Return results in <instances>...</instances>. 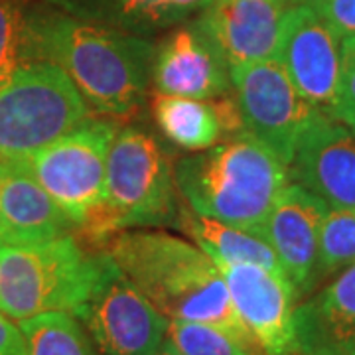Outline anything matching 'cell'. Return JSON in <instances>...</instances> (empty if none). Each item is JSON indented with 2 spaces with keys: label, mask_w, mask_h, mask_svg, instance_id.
I'll return each instance as SVG.
<instances>
[{
  "label": "cell",
  "mask_w": 355,
  "mask_h": 355,
  "mask_svg": "<svg viewBox=\"0 0 355 355\" xmlns=\"http://www.w3.org/2000/svg\"><path fill=\"white\" fill-rule=\"evenodd\" d=\"M154 53L150 42L113 26L65 14L26 18V62L58 65L101 114H130L144 103Z\"/></svg>",
  "instance_id": "1"
},
{
  "label": "cell",
  "mask_w": 355,
  "mask_h": 355,
  "mask_svg": "<svg viewBox=\"0 0 355 355\" xmlns=\"http://www.w3.org/2000/svg\"><path fill=\"white\" fill-rule=\"evenodd\" d=\"M107 253L168 320L216 326L259 345L237 316L219 268L200 247L164 231L127 229Z\"/></svg>",
  "instance_id": "2"
},
{
  "label": "cell",
  "mask_w": 355,
  "mask_h": 355,
  "mask_svg": "<svg viewBox=\"0 0 355 355\" xmlns=\"http://www.w3.org/2000/svg\"><path fill=\"white\" fill-rule=\"evenodd\" d=\"M288 178V166L247 130L174 168V182L191 211L249 233L263 227Z\"/></svg>",
  "instance_id": "3"
},
{
  "label": "cell",
  "mask_w": 355,
  "mask_h": 355,
  "mask_svg": "<svg viewBox=\"0 0 355 355\" xmlns=\"http://www.w3.org/2000/svg\"><path fill=\"white\" fill-rule=\"evenodd\" d=\"M103 254H89L73 233L36 245L0 249V312L10 320L67 312L87 300Z\"/></svg>",
  "instance_id": "4"
},
{
  "label": "cell",
  "mask_w": 355,
  "mask_h": 355,
  "mask_svg": "<svg viewBox=\"0 0 355 355\" xmlns=\"http://www.w3.org/2000/svg\"><path fill=\"white\" fill-rule=\"evenodd\" d=\"M174 172L160 144L137 127L114 135L105 176V202L83 231L93 239L176 219Z\"/></svg>",
  "instance_id": "5"
},
{
  "label": "cell",
  "mask_w": 355,
  "mask_h": 355,
  "mask_svg": "<svg viewBox=\"0 0 355 355\" xmlns=\"http://www.w3.org/2000/svg\"><path fill=\"white\" fill-rule=\"evenodd\" d=\"M89 121V105L58 65L34 60L0 89V162L38 153Z\"/></svg>",
  "instance_id": "6"
},
{
  "label": "cell",
  "mask_w": 355,
  "mask_h": 355,
  "mask_svg": "<svg viewBox=\"0 0 355 355\" xmlns=\"http://www.w3.org/2000/svg\"><path fill=\"white\" fill-rule=\"evenodd\" d=\"M119 127L113 121H85L38 153L12 160L48 191L81 229L105 202L109 148Z\"/></svg>",
  "instance_id": "7"
},
{
  "label": "cell",
  "mask_w": 355,
  "mask_h": 355,
  "mask_svg": "<svg viewBox=\"0 0 355 355\" xmlns=\"http://www.w3.org/2000/svg\"><path fill=\"white\" fill-rule=\"evenodd\" d=\"M73 316L101 355H156L170 324L109 253H103L99 279Z\"/></svg>",
  "instance_id": "8"
},
{
  "label": "cell",
  "mask_w": 355,
  "mask_h": 355,
  "mask_svg": "<svg viewBox=\"0 0 355 355\" xmlns=\"http://www.w3.org/2000/svg\"><path fill=\"white\" fill-rule=\"evenodd\" d=\"M231 81L245 130L291 164L302 130L322 111L298 93L277 58L231 67Z\"/></svg>",
  "instance_id": "9"
},
{
  "label": "cell",
  "mask_w": 355,
  "mask_h": 355,
  "mask_svg": "<svg viewBox=\"0 0 355 355\" xmlns=\"http://www.w3.org/2000/svg\"><path fill=\"white\" fill-rule=\"evenodd\" d=\"M275 58L306 101L331 116L342 73V38L310 4L286 8Z\"/></svg>",
  "instance_id": "10"
},
{
  "label": "cell",
  "mask_w": 355,
  "mask_h": 355,
  "mask_svg": "<svg viewBox=\"0 0 355 355\" xmlns=\"http://www.w3.org/2000/svg\"><path fill=\"white\" fill-rule=\"evenodd\" d=\"M243 326L265 355L294 352L296 291L284 275L259 265L216 263Z\"/></svg>",
  "instance_id": "11"
},
{
  "label": "cell",
  "mask_w": 355,
  "mask_h": 355,
  "mask_svg": "<svg viewBox=\"0 0 355 355\" xmlns=\"http://www.w3.org/2000/svg\"><path fill=\"white\" fill-rule=\"evenodd\" d=\"M288 176L330 209H355V132L318 113L296 142Z\"/></svg>",
  "instance_id": "12"
},
{
  "label": "cell",
  "mask_w": 355,
  "mask_h": 355,
  "mask_svg": "<svg viewBox=\"0 0 355 355\" xmlns=\"http://www.w3.org/2000/svg\"><path fill=\"white\" fill-rule=\"evenodd\" d=\"M328 209L326 202L292 182L282 188L257 233L279 257L296 296L312 291L320 227Z\"/></svg>",
  "instance_id": "13"
},
{
  "label": "cell",
  "mask_w": 355,
  "mask_h": 355,
  "mask_svg": "<svg viewBox=\"0 0 355 355\" xmlns=\"http://www.w3.org/2000/svg\"><path fill=\"white\" fill-rule=\"evenodd\" d=\"M231 67L214 40L198 24L178 28L154 53L156 93L216 99L229 91Z\"/></svg>",
  "instance_id": "14"
},
{
  "label": "cell",
  "mask_w": 355,
  "mask_h": 355,
  "mask_svg": "<svg viewBox=\"0 0 355 355\" xmlns=\"http://www.w3.org/2000/svg\"><path fill=\"white\" fill-rule=\"evenodd\" d=\"M286 4L279 0H216L196 24L214 40L229 67L277 55Z\"/></svg>",
  "instance_id": "15"
},
{
  "label": "cell",
  "mask_w": 355,
  "mask_h": 355,
  "mask_svg": "<svg viewBox=\"0 0 355 355\" xmlns=\"http://www.w3.org/2000/svg\"><path fill=\"white\" fill-rule=\"evenodd\" d=\"M294 352L355 355V263L294 308Z\"/></svg>",
  "instance_id": "16"
},
{
  "label": "cell",
  "mask_w": 355,
  "mask_h": 355,
  "mask_svg": "<svg viewBox=\"0 0 355 355\" xmlns=\"http://www.w3.org/2000/svg\"><path fill=\"white\" fill-rule=\"evenodd\" d=\"M76 223L22 166L2 162L0 176V243L36 245L76 231Z\"/></svg>",
  "instance_id": "17"
},
{
  "label": "cell",
  "mask_w": 355,
  "mask_h": 355,
  "mask_svg": "<svg viewBox=\"0 0 355 355\" xmlns=\"http://www.w3.org/2000/svg\"><path fill=\"white\" fill-rule=\"evenodd\" d=\"M153 114L166 139L186 150L216 146L223 135L235 137L245 130L237 99H190L156 93Z\"/></svg>",
  "instance_id": "18"
},
{
  "label": "cell",
  "mask_w": 355,
  "mask_h": 355,
  "mask_svg": "<svg viewBox=\"0 0 355 355\" xmlns=\"http://www.w3.org/2000/svg\"><path fill=\"white\" fill-rule=\"evenodd\" d=\"M176 225L214 263H225V265L249 263V265H259L266 270L284 275L279 257L270 249V245L257 233H249L227 223H221L211 217L200 216L191 211L190 207L178 209Z\"/></svg>",
  "instance_id": "19"
},
{
  "label": "cell",
  "mask_w": 355,
  "mask_h": 355,
  "mask_svg": "<svg viewBox=\"0 0 355 355\" xmlns=\"http://www.w3.org/2000/svg\"><path fill=\"white\" fill-rule=\"evenodd\" d=\"M28 355H101L73 314L48 312L22 320Z\"/></svg>",
  "instance_id": "20"
},
{
  "label": "cell",
  "mask_w": 355,
  "mask_h": 355,
  "mask_svg": "<svg viewBox=\"0 0 355 355\" xmlns=\"http://www.w3.org/2000/svg\"><path fill=\"white\" fill-rule=\"evenodd\" d=\"M355 263V209H328L320 227L316 268L312 288L318 282L342 272Z\"/></svg>",
  "instance_id": "21"
},
{
  "label": "cell",
  "mask_w": 355,
  "mask_h": 355,
  "mask_svg": "<svg viewBox=\"0 0 355 355\" xmlns=\"http://www.w3.org/2000/svg\"><path fill=\"white\" fill-rule=\"evenodd\" d=\"M166 342L182 355H265L259 345L200 322L170 320Z\"/></svg>",
  "instance_id": "22"
},
{
  "label": "cell",
  "mask_w": 355,
  "mask_h": 355,
  "mask_svg": "<svg viewBox=\"0 0 355 355\" xmlns=\"http://www.w3.org/2000/svg\"><path fill=\"white\" fill-rule=\"evenodd\" d=\"M26 64V18L14 0H0V89Z\"/></svg>",
  "instance_id": "23"
},
{
  "label": "cell",
  "mask_w": 355,
  "mask_h": 355,
  "mask_svg": "<svg viewBox=\"0 0 355 355\" xmlns=\"http://www.w3.org/2000/svg\"><path fill=\"white\" fill-rule=\"evenodd\" d=\"M216 0H125V28L168 26L188 14L205 10Z\"/></svg>",
  "instance_id": "24"
},
{
  "label": "cell",
  "mask_w": 355,
  "mask_h": 355,
  "mask_svg": "<svg viewBox=\"0 0 355 355\" xmlns=\"http://www.w3.org/2000/svg\"><path fill=\"white\" fill-rule=\"evenodd\" d=\"M331 116L355 132V38L342 40V73Z\"/></svg>",
  "instance_id": "25"
},
{
  "label": "cell",
  "mask_w": 355,
  "mask_h": 355,
  "mask_svg": "<svg viewBox=\"0 0 355 355\" xmlns=\"http://www.w3.org/2000/svg\"><path fill=\"white\" fill-rule=\"evenodd\" d=\"M81 20L125 28V0H48Z\"/></svg>",
  "instance_id": "26"
},
{
  "label": "cell",
  "mask_w": 355,
  "mask_h": 355,
  "mask_svg": "<svg viewBox=\"0 0 355 355\" xmlns=\"http://www.w3.org/2000/svg\"><path fill=\"white\" fill-rule=\"evenodd\" d=\"M342 40L355 38V0H302Z\"/></svg>",
  "instance_id": "27"
},
{
  "label": "cell",
  "mask_w": 355,
  "mask_h": 355,
  "mask_svg": "<svg viewBox=\"0 0 355 355\" xmlns=\"http://www.w3.org/2000/svg\"><path fill=\"white\" fill-rule=\"evenodd\" d=\"M0 355H28L20 326L0 312Z\"/></svg>",
  "instance_id": "28"
},
{
  "label": "cell",
  "mask_w": 355,
  "mask_h": 355,
  "mask_svg": "<svg viewBox=\"0 0 355 355\" xmlns=\"http://www.w3.org/2000/svg\"><path fill=\"white\" fill-rule=\"evenodd\" d=\"M156 355H182V354L178 352L176 347H172L170 343L164 342V343H162V347L158 349V354H156Z\"/></svg>",
  "instance_id": "29"
},
{
  "label": "cell",
  "mask_w": 355,
  "mask_h": 355,
  "mask_svg": "<svg viewBox=\"0 0 355 355\" xmlns=\"http://www.w3.org/2000/svg\"><path fill=\"white\" fill-rule=\"evenodd\" d=\"M280 4H286V6H291V4H296V2H302V0H279Z\"/></svg>",
  "instance_id": "30"
},
{
  "label": "cell",
  "mask_w": 355,
  "mask_h": 355,
  "mask_svg": "<svg viewBox=\"0 0 355 355\" xmlns=\"http://www.w3.org/2000/svg\"><path fill=\"white\" fill-rule=\"evenodd\" d=\"M0 176H2V162H0Z\"/></svg>",
  "instance_id": "31"
},
{
  "label": "cell",
  "mask_w": 355,
  "mask_h": 355,
  "mask_svg": "<svg viewBox=\"0 0 355 355\" xmlns=\"http://www.w3.org/2000/svg\"><path fill=\"white\" fill-rule=\"evenodd\" d=\"M0 249H2V243H0Z\"/></svg>",
  "instance_id": "32"
}]
</instances>
